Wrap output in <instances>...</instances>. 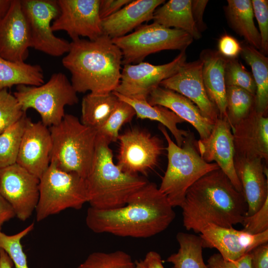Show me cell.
<instances>
[{"label": "cell", "instance_id": "1", "mask_svg": "<svg viewBox=\"0 0 268 268\" xmlns=\"http://www.w3.org/2000/svg\"><path fill=\"white\" fill-rule=\"evenodd\" d=\"M175 218L173 207L166 197L155 183L148 182L123 206L107 210L90 206L85 223L96 233L146 238L164 231Z\"/></svg>", "mask_w": 268, "mask_h": 268}, {"label": "cell", "instance_id": "2", "mask_svg": "<svg viewBox=\"0 0 268 268\" xmlns=\"http://www.w3.org/2000/svg\"><path fill=\"white\" fill-rule=\"evenodd\" d=\"M180 207L184 227L199 234L208 224L230 228L241 224L248 210L243 193L220 168L196 181Z\"/></svg>", "mask_w": 268, "mask_h": 268}, {"label": "cell", "instance_id": "3", "mask_svg": "<svg viewBox=\"0 0 268 268\" xmlns=\"http://www.w3.org/2000/svg\"><path fill=\"white\" fill-rule=\"evenodd\" d=\"M122 58L112 39L103 35L94 40L72 41L62 63L70 72L71 83L77 93L106 94L114 91L119 84Z\"/></svg>", "mask_w": 268, "mask_h": 268}, {"label": "cell", "instance_id": "4", "mask_svg": "<svg viewBox=\"0 0 268 268\" xmlns=\"http://www.w3.org/2000/svg\"><path fill=\"white\" fill-rule=\"evenodd\" d=\"M110 143L97 134L94 155L85 179L90 206L111 209L126 205L148 181L142 176L123 172L113 161Z\"/></svg>", "mask_w": 268, "mask_h": 268}, {"label": "cell", "instance_id": "5", "mask_svg": "<svg viewBox=\"0 0 268 268\" xmlns=\"http://www.w3.org/2000/svg\"><path fill=\"white\" fill-rule=\"evenodd\" d=\"M159 129L167 142L168 157L167 169L159 189L173 207H180L188 190L201 177L219 167L216 163H207L201 158L193 133L189 132L180 147L170 138L164 126L160 125Z\"/></svg>", "mask_w": 268, "mask_h": 268}, {"label": "cell", "instance_id": "6", "mask_svg": "<svg viewBox=\"0 0 268 268\" xmlns=\"http://www.w3.org/2000/svg\"><path fill=\"white\" fill-rule=\"evenodd\" d=\"M49 128L52 143L50 163L85 179L94 155L97 131L67 114L60 123Z\"/></svg>", "mask_w": 268, "mask_h": 268}, {"label": "cell", "instance_id": "7", "mask_svg": "<svg viewBox=\"0 0 268 268\" xmlns=\"http://www.w3.org/2000/svg\"><path fill=\"white\" fill-rule=\"evenodd\" d=\"M37 222L68 208L79 210L88 202L85 179L59 169L53 163L40 178Z\"/></svg>", "mask_w": 268, "mask_h": 268}, {"label": "cell", "instance_id": "8", "mask_svg": "<svg viewBox=\"0 0 268 268\" xmlns=\"http://www.w3.org/2000/svg\"><path fill=\"white\" fill-rule=\"evenodd\" d=\"M13 95L23 111L35 110L41 122L48 128L61 122L66 115V106L74 105L79 101L71 82L60 72L53 73L47 82L39 86L18 85Z\"/></svg>", "mask_w": 268, "mask_h": 268}, {"label": "cell", "instance_id": "9", "mask_svg": "<svg viewBox=\"0 0 268 268\" xmlns=\"http://www.w3.org/2000/svg\"><path fill=\"white\" fill-rule=\"evenodd\" d=\"M187 32L153 22L141 25L123 37L112 39L122 54V65L139 63L146 57L163 50H186L193 41Z\"/></svg>", "mask_w": 268, "mask_h": 268}, {"label": "cell", "instance_id": "10", "mask_svg": "<svg viewBox=\"0 0 268 268\" xmlns=\"http://www.w3.org/2000/svg\"><path fill=\"white\" fill-rule=\"evenodd\" d=\"M21 5L28 27L31 48L53 57L68 53L70 42L56 36L51 28L53 21L60 14L57 0H22Z\"/></svg>", "mask_w": 268, "mask_h": 268}, {"label": "cell", "instance_id": "11", "mask_svg": "<svg viewBox=\"0 0 268 268\" xmlns=\"http://www.w3.org/2000/svg\"><path fill=\"white\" fill-rule=\"evenodd\" d=\"M186 60V50H183L165 64L154 65L142 62L124 65L119 84L114 91L130 98L147 100L152 90L176 73Z\"/></svg>", "mask_w": 268, "mask_h": 268}, {"label": "cell", "instance_id": "12", "mask_svg": "<svg viewBox=\"0 0 268 268\" xmlns=\"http://www.w3.org/2000/svg\"><path fill=\"white\" fill-rule=\"evenodd\" d=\"M118 166L132 174L145 173L157 164L164 149L162 141L138 129L128 130L118 137Z\"/></svg>", "mask_w": 268, "mask_h": 268}, {"label": "cell", "instance_id": "13", "mask_svg": "<svg viewBox=\"0 0 268 268\" xmlns=\"http://www.w3.org/2000/svg\"><path fill=\"white\" fill-rule=\"evenodd\" d=\"M39 182V178L17 163L0 169V195L21 221L27 220L36 209Z\"/></svg>", "mask_w": 268, "mask_h": 268}, {"label": "cell", "instance_id": "14", "mask_svg": "<svg viewBox=\"0 0 268 268\" xmlns=\"http://www.w3.org/2000/svg\"><path fill=\"white\" fill-rule=\"evenodd\" d=\"M60 14L52 22L53 32L65 31L72 41L103 35L99 14L100 0H57Z\"/></svg>", "mask_w": 268, "mask_h": 268}, {"label": "cell", "instance_id": "15", "mask_svg": "<svg viewBox=\"0 0 268 268\" xmlns=\"http://www.w3.org/2000/svg\"><path fill=\"white\" fill-rule=\"evenodd\" d=\"M196 146L201 158L207 163H216L236 189L242 192L234 167L233 136L227 120L219 118L214 123L209 136L197 141Z\"/></svg>", "mask_w": 268, "mask_h": 268}, {"label": "cell", "instance_id": "16", "mask_svg": "<svg viewBox=\"0 0 268 268\" xmlns=\"http://www.w3.org/2000/svg\"><path fill=\"white\" fill-rule=\"evenodd\" d=\"M202 67L200 59L186 62L174 75L161 81L159 86L175 91L190 100L205 118L214 123L219 118V115L206 91Z\"/></svg>", "mask_w": 268, "mask_h": 268}, {"label": "cell", "instance_id": "17", "mask_svg": "<svg viewBox=\"0 0 268 268\" xmlns=\"http://www.w3.org/2000/svg\"><path fill=\"white\" fill-rule=\"evenodd\" d=\"M203 248H215L225 260H236L268 243V230L252 235L233 227L208 224L200 233Z\"/></svg>", "mask_w": 268, "mask_h": 268}, {"label": "cell", "instance_id": "18", "mask_svg": "<svg viewBox=\"0 0 268 268\" xmlns=\"http://www.w3.org/2000/svg\"><path fill=\"white\" fill-rule=\"evenodd\" d=\"M52 146L49 128L27 118L16 163L40 179L50 165Z\"/></svg>", "mask_w": 268, "mask_h": 268}, {"label": "cell", "instance_id": "19", "mask_svg": "<svg viewBox=\"0 0 268 268\" xmlns=\"http://www.w3.org/2000/svg\"><path fill=\"white\" fill-rule=\"evenodd\" d=\"M31 48L30 34L20 0H11L0 20V56L13 62H25Z\"/></svg>", "mask_w": 268, "mask_h": 268}, {"label": "cell", "instance_id": "20", "mask_svg": "<svg viewBox=\"0 0 268 268\" xmlns=\"http://www.w3.org/2000/svg\"><path fill=\"white\" fill-rule=\"evenodd\" d=\"M235 155L268 161V118L254 109L232 129Z\"/></svg>", "mask_w": 268, "mask_h": 268}, {"label": "cell", "instance_id": "21", "mask_svg": "<svg viewBox=\"0 0 268 268\" xmlns=\"http://www.w3.org/2000/svg\"><path fill=\"white\" fill-rule=\"evenodd\" d=\"M234 167L248 205L246 216L257 212L268 199V180L263 160L235 155Z\"/></svg>", "mask_w": 268, "mask_h": 268}, {"label": "cell", "instance_id": "22", "mask_svg": "<svg viewBox=\"0 0 268 268\" xmlns=\"http://www.w3.org/2000/svg\"><path fill=\"white\" fill-rule=\"evenodd\" d=\"M164 0H132L113 15L101 20L103 35L111 39L123 37L144 22L152 20L155 9Z\"/></svg>", "mask_w": 268, "mask_h": 268}, {"label": "cell", "instance_id": "23", "mask_svg": "<svg viewBox=\"0 0 268 268\" xmlns=\"http://www.w3.org/2000/svg\"><path fill=\"white\" fill-rule=\"evenodd\" d=\"M147 101L151 105H160L172 111L197 130L200 139L207 137L214 124L205 118L190 100L173 90L158 86L150 93Z\"/></svg>", "mask_w": 268, "mask_h": 268}, {"label": "cell", "instance_id": "24", "mask_svg": "<svg viewBox=\"0 0 268 268\" xmlns=\"http://www.w3.org/2000/svg\"><path fill=\"white\" fill-rule=\"evenodd\" d=\"M200 59L202 64V78L207 94L217 108L219 118L226 119L224 77L227 59L217 51L205 49L200 54Z\"/></svg>", "mask_w": 268, "mask_h": 268}, {"label": "cell", "instance_id": "25", "mask_svg": "<svg viewBox=\"0 0 268 268\" xmlns=\"http://www.w3.org/2000/svg\"><path fill=\"white\" fill-rule=\"evenodd\" d=\"M152 20L166 27L185 31L193 39L201 37L192 16L191 0H170L164 3L155 9Z\"/></svg>", "mask_w": 268, "mask_h": 268}, {"label": "cell", "instance_id": "26", "mask_svg": "<svg viewBox=\"0 0 268 268\" xmlns=\"http://www.w3.org/2000/svg\"><path fill=\"white\" fill-rule=\"evenodd\" d=\"M224 8L230 26L242 36L246 43L261 51L260 33L254 21V13L251 0H228Z\"/></svg>", "mask_w": 268, "mask_h": 268}, {"label": "cell", "instance_id": "27", "mask_svg": "<svg viewBox=\"0 0 268 268\" xmlns=\"http://www.w3.org/2000/svg\"><path fill=\"white\" fill-rule=\"evenodd\" d=\"M113 93L122 101L134 109L135 115L141 119H149L160 123L166 127L174 136L176 144L181 147L190 131L179 129L177 125L185 121L170 110L160 105H151L147 100H140L124 96L115 91Z\"/></svg>", "mask_w": 268, "mask_h": 268}, {"label": "cell", "instance_id": "28", "mask_svg": "<svg viewBox=\"0 0 268 268\" xmlns=\"http://www.w3.org/2000/svg\"><path fill=\"white\" fill-rule=\"evenodd\" d=\"M241 46L240 54L251 67L256 86L255 110L266 116L268 109V58L246 42Z\"/></svg>", "mask_w": 268, "mask_h": 268}, {"label": "cell", "instance_id": "29", "mask_svg": "<svg viewBox=\"0 0 268 268\" xmlns=\"http://www.w3.org/2000/svg\"><path fill=\"white\" fill-rule=\"evenodd\" d=\"M44 83V73L40 65L13 62L0 56V91L14 85L37 86Z\"/></svg>", "mask_w": 268, "mask_h": 268}, {"label": "cell", "instance_id": "30", "mask_svg": "<svg viewBox=\"0 0 268 268\" xmlns=\"http://www.w3.org/2000/svg\"><path fill=\"white\" fill-rule=\"evenodd\" d=\"M118 102L119 99L113 92L86 94L81 101L80 122L97 131L106 121Z\"/></svg>", "mask_w": 268, "mask_h": 268}, {"label": "cell", "instance_id": "31", "mask_svg": "<svg viewBox=\"0 0 268 268\" xmlns=\"http://www.w3.org/2000/svg\"><path fill=\"white\" fill-rule=\"evenodd\" d=\"M176 239L179 245L177 252L166 259L172 268H208L202 257V245L200 236L180 232Z\"/></svg>", "mask_w": 268, "mask_h": 268}, {"label": "cell", "instance_id": "32", "mask_svg": "<svg viewBox=\"0 0 268 268\" xmlns=\"http://www.w3.org/2000/svg\"><path fill=\"white\" fill-rule=\"evenodd\" d=\"M226 119L231 130L255 109V96L241 88L226 86Z\"/></svg>", "mask_w": 268, "mask_h": 268}, {"label": "cell", "instance_id": "33", "mask_svg": "<svg viewBox=\"0 0 268 268\" xmlns=\"http://www.w3.org/2000/svg\"><path fill=\"white\" fill-rule=\"evenodd\" d=\"M27 118L25 114L17 123L0 134V169L16 163Z\"/></svg>", "mask_w": 268, "mask_h": 268}, {"label": "cell", "instance_id": "34", "mask_svg": "<svg viewBox=\"0 0 268 268\" xmlns=\"http://www.w3.org/2000/svg\"><path fill=\"white\" fill-rule=\"evenodd\" d=\"M134 115L135 112L133 107L119 99L118 104L106 121L96 131L97 134L103 136L110 143L117 141L121 127L130 122Z\"/></svg>", "mask_w": 268, "mask_h": 268}, {"label": "cell", "instance_id": "35", "mask_svg": "<svg viewBox=\"0 0 268 268\" xmlns=\"http://www.w3.org/2000/svg\"><path fill=\"white\" fill-rule=\"evenodd\" d=\"M135 263L127 253L117 250L110 253L90 254L77 268H135Z\"/></svg>", "mask_w": 268, "mask_h": 268}, {"label": "cell", "instance_id": "36", "mask_svg": "<svg viewBox=\"0 0 268 268\" xmlns=\"http://www.w3.org/2000/svg\"><path fill=\"white\" fill-rule=\"evenodd\" d=\"M34 228V223H32L22 230L13 235H6L0 231V249L7 253L15 268H29L27 257L21 241Z\"/></svg>", "mask_w": 268, "mask_h": 268}, {"label": "cell", "instance_id": "37", "mask_svg": "<svg viewBox=\"0 0 268 268\" xmlns=\"http://www.w3.org/2000/svg\"><path fill=\"white\" fill-rule=\"evenodd\" d=\"M224 78L226 87H239L255 96L256 86L252 74L237 59H227Z\"/></svg>", "mask_w": 268, "mask_h": 268}, {"label": "cell", "instance_id": "38", "mask_svg": "<svg viewBox=\"0 0 268 268\" xmlns=\"http://www.w3.org/2000/svg\"><path fill=\"white\" fill-rule=\"evenodd\" d=\"M25 114L13 94L7 89L0 91V134L17 123Z\"/></svg>", "mask_w": 268, "mask_h": 268}, {"label": "cell", "instance_id": "39", "mask_svg": "<svg viewBox=\"0 0 268 268\" xmlns=\"http://www.w3.org/2000/svg\"><path fill=\"white\" fill-rule=\"evenodd\" d=\"M254 15L255 16L260 30L261 41V52L264 55L268 51V0H251Z\"/></svg>", "mask_w": 268, "mask_h": 268}, {"label": "cell", "instance_id": "40", "mask_svg": "<svg viewBox=\"0 0 268 268\" xmlns=\"http://www.w3.org/2000/svg\"><path fill=\"white\" fill-rule=\"evenodd\" d=\"M241 224L243 231L252 235L268 230V199L257 212L245 216Z\"/></svg>", "mask_w": 268, "mask_h": 268}, {"label": "cell", "instance_id": "41", "mask_svg": "<svg viewBox=\"0 0 268 268\" xmlns=\"http://www.w3.org/2000/svg\"><path fill=\"white\" fill-rule=\"evenodd\" d=\"M208 268H252L250 253L236 260L224 259L219 253L212 255L207 260Z\"/></svg>", "mask_w": 268, "mask_h": 268}, {"label": "cell", "instance_id": "42", "mask_svg": "<svg viewBox=\"0 0 268 268\" xmlns=\"http://www.w3.org/2000/svg\"><path fill=\"white\" fill-rule=\"evenodd\" d=\"M241 51V45L232 36L225 34L219 39L217 51L225 58L237 59Z\"/></svg>", "mask_w": 268, "mask_h": 268}, {"label": "cell", "instance_id": "43", "mask_svg": "<svg viewBox=\"0 0 268 268\" xmlns=\"http://www.w3.org/2000/svg\"><path fill=\"white\" fill-rule=\"evenodd\" d=\"M131 0H100L99 14L101 20L117 12Z\"/></svg>", "mask_w": 268, "mask_h": 268}, {"label": "cell", "instance_id": "44", "mask_svg": "<svg viewBox=\"0 0 268 268\" xmlns=\"http://www.w3.org/2000/svg\"><path fill=\"white\" fill-rule=\"evenodd\" d=\"M207 0H191L192 14L199 31H204L206 26L203 20V15L208 2Z\"/></svg>", "mask_w": 268, "mask_h": 268}, {"label": "cell", "instance_id": "45", "mask_svg": "<svg viewBox=\"0 0 268 268\" xmlns=\"http://www.w3.org/2000/svg\"><path fill=\"white\" fill-rule=\"evenodd\" d=\"M252 268H268V244L259 245L250 253Z\"/></svg>", "mask_w": 268, "mask_h": 268}, {"label": "cell", "instance_id": "46", "mask_svg": "<svg viewBox=\"0 0 268 268\" xmlns=\"http://www.w3.org/2000/svg\"><path fill=\"white\" fill-rule=\"evenodd\" d=\"M16 216L10 204L0 195V231L3 224Z\"/></svg>", "mask_w": 268, "mask_h": 268}, {"label": "cell", "instance_id": "47", "mask_svg": "<svg viewBox=\"0 0 268 268\" xmlns=\"http://www.w3.org/2000/svg\"><path fill=\"white\" fill-rule=\"evenodd\" d=\"M142 262L146 268H165L161 256L155 251L148 252Z\"/></svg>", "mask_w": 268, "mask_h": 268}, {"label": "cell", "instance_id": "48", "mask_svg": "<svg viewBox=\"0 0 268 268\" xmlns=\"http://www.w3.org/2000/svg\"><path fill=\"white\" fill-rule=\"evenodd\" d=\"M13 266L11 259L7 253L0 249V268H12Z\"/></svg>", "mask_w": 268, "mask_h": 268}, {"label": "cell", "instance_id": "49", "mask_svg": "<svg viewBox=\"0 0 268 268\" xmlns=\"http://www.w3.org/2000/svg\"><path fill=\"white\" fill-rule=\"evenodd\" d=\"M11 0H0V20H1L8 11Z\"/></svg>", "mask_w": 268, "mask_h": 268}, {"label": "cell", "instance_id": "50", "mask_svg": "<svg viewBox=\"0 0 268 268\" xmlns=\"http://www.w3.org/2000/svg\"><path fill=\"white\" fill-rule=\"evenodd\" d=\"M135 263L136 266L135 268H146L144 266L142 260L139 261H135Z\"/></svg>", "mask_w": 268, "mask_h": 268}]
</instances>
